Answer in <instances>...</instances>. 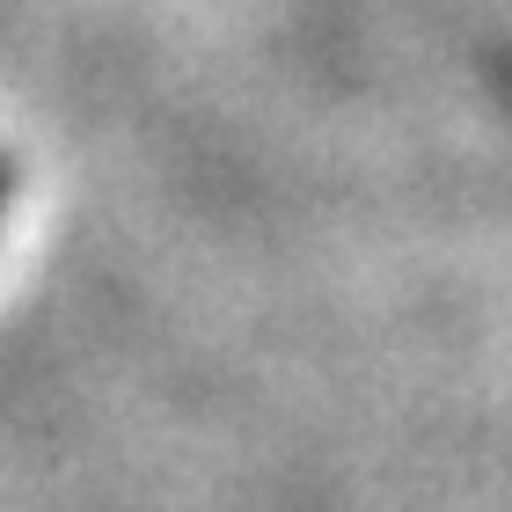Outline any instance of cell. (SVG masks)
<instances>
[{
  "instance_id": "cell-1",
  "label": "cell",
  "mask_w": 512,
  "mask_h": 512,
  "mask_svg": "<svg viewBox=\"0 0 512 512\" xmlns=\"http://www.w3.org/2000/svg\"><path fill=\"white\" fill-rule=\"evenodd\" d=\"M0 213H8V161H0Z\"/></svg>"
}]
</instances>
